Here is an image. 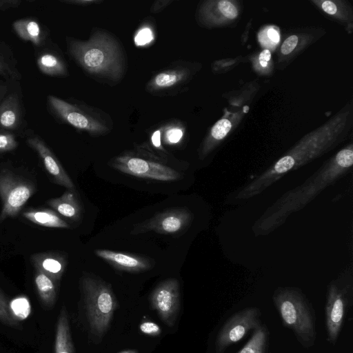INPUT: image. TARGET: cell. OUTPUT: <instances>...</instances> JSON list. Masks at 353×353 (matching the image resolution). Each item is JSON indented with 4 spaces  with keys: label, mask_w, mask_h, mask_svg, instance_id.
<instances>
[{
    "label": "cell",
    "mask_w": 353,
    "mask_h": 353,
    "mask_svg": "<svg viewBox=\"0 0 353 353\" xmlns=\"http://www.w3.org/2000/svg\"><path fill=\"white\" fill-rule=\"evenodd\" d=\"M353 165L352 144L339 150L301 185L285 192L254 223V236H266L283 225L288 217L312 201L327 187L344 176Z\"/></svg>",
    "instance_id": "1"
},
{
    "label": "cell",
    "mask_w": 353,
    "mask_h": 353,
    "mask_svg": "<svg viewBox=\"0 0 353 353\" xmlns=\"http://www.w3.org/2000/svg\"><path fill=\"white\" fill-rule=\"evenodd\" d=\"M342 117L308 134L267 170L245 184L236 195L237 199L257 196L290 172L321 157L343 141Z\"/></svg>",
    "instance_id": "2"
},
{
    "label": "cell",
    "mask_w": 353,
    "mask_h": 353,
    "mask_svg": "<svg viewBox=\"0 0 353 353\" xmlns=\"http://www.w3.org/2000/svg\"><path fill=\"white\" fill-rule=\"evenodd\" d=\"M71 57L97 81L117 83L125 76L127 59L119 41L111 33L94 29L88 40L68 39Z\"/></svg>",
    "instance_id": "3"
},
{
    "label": "cell",
    "mask_w": 353,
    "mask_h": 353,
    "mask_svg": "<svg viewBox=\"0 0 353 353\" xmlns=\"http://www.w3.org/2000/svg\"><path fill=\"white\" fill-rule=\"evenodd\" d=\"M272 301L283 325L293 332L300 345L305 349L313 347L316 339V314L303 291L296 287H279Z\"/></svg>",
    "instance_id": "4"
},
{
    "label": "cell",
    "mask_w": 353,
    "mask_h": 353,
    "mask_svg": "<svg viewBox=\"0 0 353 353\" xmlns=\"http://www.w3.org/2000/svg\"><path fill=\"white\" fill-rule=\"evenodd\" d=\"M353 302L352 268L345 270L327 286L325 305V325L327 341L336 344L343 321Z\"/></svg>",
    "instance_id": "5"
},
{
    "label": "cell",
    "mask_w": 353,
    "mask_h": 353,
    "mask_svg": "<svg viewBox=\"0 0 353 353\" xmlns=\"http://www.w3.org/2000/svg\"><path fill=\"white\" fill-rule=\"evenodd\" d=\"M82 290L90 326L101 336L109 328L117 307L114 294L106 283L90 276L83 278Z\"/></svg>",
    "instance_id": "6"
},
{
    "label": "cell",
    "mask_w": 353,
    "mask_h": 353,
    "mask_svg": "<svg viewBox=\"0 0 353 353\" xmlns=\"http://www.w3.org/2000/svg\"><path fill=\"white\" fill-rule=\"evenodd\" d=\"M48 100L51 110L61 120L91 136L105 135L112 129V121L102 110L72 103L54 96H48Z\"/></svg>",
    "instance_id": "7"
},
{
    "label": "cell",
    "mask_w": 353,
    "mask_h": 353,
    "mask_svg": "<svg viewBox=\"0 0 353 353\" xmlns=\"http://www.w3.org/2000/svg\"><path fill=\"white\" fill-rule=\"evenodd\" d=\"M108 164L124 174L159 181H174L182 177L177 170L144 150L125 152L111 159Z\"/></svg>",
    "instance_id": "8"
},
{
    "label": "cell",
    "mask_w": 353,
    "mask_h": 353,
    "mask_svg": "<svg viewBox=\"0 0 353 353\" xmlns=\"http://www.w3.org/2000/svg\"><path fill=\"white\" fill-rule=\"evenodd\" d=\"M35 190L32 182L8 169H0V223L9 217L18 216Z\"/></svg>",
    "instance_id": "9"
},
{
    "label": "cell",
    "mask_w": 353,
    "mask_h": 353,
    "mask_svg": "<svg viewBox=\"0 0 353 353\" xmlns=\"http://www.w3.org/2000/svg\"><path fill=\"white\" fill-rule=\"evenodd\" d=\"M261 314L259 307H248L230 316L216 335V353H225L230 346L239 342L250 331L259 328L263 324Z\"/></svg>",
    "instance_id": "10"
},
{
    "label": "cell",
    "mask_w": 353,
    "mask_h": 353,
    "mask_svg": "<svg viewBox=\"0 0 353 353\" xmlns=\"http://www.w3.org/2000/svg\"><path fill=\"white\" fill-rule=\"evenodd\" d=\"M195 68L196 65L189 62H173L151 77L145 85V91L160 97L179 93L190 81Z\"/></svg>",
    "instance_id": "11"
},
{
    "label": "cell",
    "mask_w": 353,
    "mask_h": 353,
    "mask_svg": "<svg viewBox=\"0 0 353 353\" xmlns=\"http://www.w3.org/2000/svg\"><path fill=\"white\" fill-rule=\"evenodd\" d=\"M192 219V212L186 208L166 210L134 225L131 234L154 231L163 234H176L186 229Z\"/></svg>",
    "instance_id": "12"
},
{
    "label": "cell",
    "mask_w": 353,
    "mask_h": 353,
    "mask_svg": "<svg viewBox=\"0 0 353 353\" xmlns=\"http://www.w3.org/2000/svg\"><path fill=\"white\" fill-rule=\"evenodd\" d=\"M151 307L168 326L175 323L180 308V288L176 279L160 283L150 296Z\"/></svg>",
    "instance_id": "13"
},
{
    "label": "cell",
    "mask_w": 353,
    "mask_h": 353,
    "mask_svg": "<svg viewBox=\"0 0 353 353\" xmlns=\"http://www.w3.org/2000/svg\"><path fill=\"white\" fill-rule=\"evenodd\" d=\"M26 142L37 152L47 173L54 183L67 189H75L72 179L43 141L37 137H33L28 138Z\"/></svg>",
    "instance_id": "14"
},
{
    "label": "cell",
    "mask_w": 353,
    "mask_h": 353,
    "mask_svg": "<svg viewBox=\"0 0 353 353\" xmlns=\"http://www.w3.org/2000/svg\"><path fill=\"white\" fill-rule=\"evenodd\" d=\"M94 253L115 268L130 272H140L152 268L154 261L140 255L114 250L97 249Z\"/></svg>",
    "instance_id": "15"
},
{
    "label": "cell",
    "mask_w": 353,
    "mask_h": 353,
    "mask_svg": "<svg viewBox=\"0 0 353 353\" xmlns=\"http://www.w3.org/2000/svg\"><path fill=\"white\" fill-rule=\"evenodd\" d=\"M31 262L35 270H39L58 283L65 270L67 260L65 256L57 252H44L31 256Z\"/></svg>",
    "instance_id": "16"
},
{
    "label": "cell",
    "mask_w": 353,
    "mask_h": 353,
    "mask_svg": "<svg viewBox=\"0 0 353 353\" xmlns=\"http://www.w3.org/2000/svg\"><path fill=\"white\" fill-rule=\"evenodd\" d=\"M238 15L239 11L232 1L221 0L204 2L198 11L197 19L198 21L208 26L214 23L217 16H219V20L223 17L233 20L237 18Z\"/></svg>",
    "instance_id": "17"
},
{
    "label": "cell",
    "mask_w": 353,
    "mask_h": 353,
    "mask_svg": "<svg viewBox=\"0 0 353 353\" xmlns=\"http://www.w3.org/2000/svg\"><path fill=\"white\" fill-rule=\"evenodd\" d=\"M47 204L59 215L78 221L82 215V206L75 189H67L57 198L47 201Z\"/></svg>",
    "instance_id": "18"
},
{
    "label": "cell",
    "mask_w": 353,
    "mask_h": 353,
    "mask_svg": "<svg viewBox=\"0 0 353 353\" xmlns=\"http://www.w3.org/2000/svg\"><path fill=\"white\" fill-rule=\"evenodd\" d=\"M23 217L34 224L52 228H68L70 225L54 210L46 208H32L22 213Z\"/></svg>",
    "instance_id": "19"
},
{
    "label": "cell",
    "mask_w": 353,
    "mask_h": 353,
    "mask_svg": "<svg viewBox=\"0 0 353 353\" xmlns=\"http://www.w3.org/2000/svg\"><path fill=\"white\" fill-rule=\"evenodd\" d=\"M54 353H74L68 312L64 306L61 309L57 319Z\"/></svg>",
    "instance_id": "20"
},
{
    "label": "cell",
    "mask_w": 353,
    "mask_h": 353,
    "mask_svg": "<svg viewBox=\"0 0 353 353\" xmlns=\"http://www.w3.org/2000/svg\"><path fill=\"white\" fill-rule=\"evenodd\" d=\"M21 110L19 99L16 94H10L0 103V126L13 130L20 123Z\"/></svg>",
    "instance_id": "21"
},
{
    "label": "cell",
    "mask_w": 353,
    "mask_h": 353,
    "mask_svg": "<svg viewBox=\"0 0 353 353\" xmlns=\"http://www.w3.org/2000/svg\"><path fill=\"white\" fill-rule=\"evenodd\" d=\"M34 285L39 299L46 308H51L57 300V282L43 272L36 270Z\"/></svg>",
    "instance_id": "22"
},
{
    "label": "cell",
    "mask_w": 353,
    "mask_h": 353,
    "mask_svg": "<svg viewBox=\"0 0 353 353\" xmlns=\"http://www.w3.org/2000/svg\"><path fill=\"white\" fill-rule=\"evenodd\" d=\"M39 69L44 74L50 76L65 77L68 74L63 59L52 52H44L37 58Z\"/></svg>",
    "instance_id": "23"
},
{
    "label": "cell",
    "mask_w": 353,
    "mask_h": 353,
    "mask_svg": "<svg viewBox=\"0 0 353 353\" xmlns=\"http://www.w3.org/2000/svg\"><path fill=\"white\" fill-rule=\"evenodd\" d=\"M13 28L21 39L29 41L37 46L41 43L42 32L36 21L30 19H20L14 22Z\"/></svg>",
    "instance_id": "24"
},
{
    "label": "cell",
    "mask_w": 353,
    "mask_h": 353,
    "mask_svg": "<svg viewBox=\"0 0 353 353\" xmlns=\"http://www.w3.org/2000/svg\"><path fill=\"white\" fill-rule=\"evenodd\" d=\"M268 345L269 330L265 324H262L253 331L249 341L236 353H268Z\"/></svg>",
    "instance_id": "25"
},
{
    "label": "cell",
    "mask_w": 353,
    "mask_h": 353,
    "mask_svg": "<svg viewBox=\"0 0 353 353\" xmlns=\"http://www.w3.org/2000/svg\"><path fill=\"white\" fill-rule=\"evenodd\" d=\"M0 75L17 79L19 78V72L15 68L12 57L6 49V47L0 43Z\"/></svg>",
    "instance_id": "26"
},
{
    "label": "cell",
    "mask_w": 353,
    "mask_h": 353,
    "mask_svg": "<svg viewBox=\"0 0 353 353\" xmlns=\"http://www.w3.org/2000/svg\"><path fill=\"white\" fill-rule=\"evenodd\" d=\"M12 315L17 321L26 319L30 312V305L26 297L20 296L12 301L10 303Z\"/></svg>",
    "instance_id": "27"
},
{
    "label": "cell",
    "mask_w": 353,
    "mask_h": 353,
    "mask_svg": "<svg viewBox=\"0 0 353 353\" xmlns=\"http://www.w3.org/2000/svg\"><path fill=\"white\" fill-rule=\"evenodd\" d=\"M0 321L3 324L14 327L19 328V321L12 314L10 303L3 292L0 290Z\"/></svg>",
    "instance_id": "28"
},
{
    "label": "cell",
    "mask_w": 353,
    "mask_h": 353,
    "mask_svg": "<svg viewBox=\"0 0 353 353\" xmlns=\"http://www.w3.org/2000/svg\"><path fill=\"white\" fill-rule=\"evenodd\" d=\"M163 141L167 145H174L180 143L184 135V128L179 124H170L163 129Z\"/></svg>",
    "instance_id": "29"
},
{
    "label": "cell",
    "mask_w": 353,
    "mask_h": 353,
    "mask_svg": "<svg viewBox=\"0 0 353 353\" xmlns=\"http://www.w3.org/2000/svg\"><path fill=\"white\" fill-rule=\"evenodd\" d=\"M17 146L18 142L14 134L9 132H0V153L12 151Z\"/></svg>",
    "instance_id": "30"
},
{
    "label": "cell",
    "mask_w": 353,
    "mask_h": 353,
    "mask_svg": "<svg viewBox=\"0 0 353 353\" xmlns=\"http://www.w3.org/2000/svg\"><path fill=\"white\" fill-rule=\"evenodd\" d=\"M140 331L150 336H159L161 333L160 326L152 321H143L139 325Z\"/></svg>",
    "instance_id": "31"
},
{
    "label": "cell",
    "mask_w": 353,
    "mask_h": 353,
    "mask_svg": "<svg viewBox=\"0 0 353 353\" xmlns=\"http://www.w3.org/2000/svg\"><path fill=\"white\" fill-rule=\"evenodd\" d=\"M299 41V37L296 35L288 37L283 43L281 47V52L283 55L290 54L296 47Z\"/></svg>",
    "instance_id": "32"
},
{
    "label": "cell",
    "mask_w": 353,
    "mask_h": 353,
    "mask_svg": "<svg viewBox=\"0 0 353 353\" xmlns=\"http://www.w3.org/2000/svg\"><path fill=\"white\" fill-rule=\"evenodd\" d=\"M162 128L154 130L150 138L152 146L161 152H165L161 144Z\"/></svg>",
    "instance_id": "33"
},
{
    "label": "cell",
    "mask_w": 353,
    "mask_h": 353,
    "mask_svg": "<svg viewBox=\"0 0 353 353\" xmlns=\"http://www.w3.org/2000/svg\"><path fill=\"white\" fill-rule=\"evenodd\" d=\"M152 37L150 30L144 28L138 33L135 38L137 44L144 45L151 41Z\"/></svg>",
    "instance_id": "34"
},
{
    "label": "cell",
    "mask_w": 353,
    "mask_h": 353,
    "mask_svg": "<svg viewBox=\"0 0 353 353\" xmlns=\"http://www.w3.org/2000/svg\"><path fill=\"white\" fill-rule=\"evenodd\" d=\"M321 7L322 10L329 15L335 16L338 12V8L334 1H324L321 2Z\"/></svg>",
    "instance_id": "35"
},
{
    "label": "cell",
    "mask_w": 353,
    "mask_h": 353,
    "mask_svg": "<svg viewBox=\"0 0 353 353\" xmlns=\"http://www.w3.org/2000/svg\"><path fill=\"white\" fill-rule=\"evenodd\" d=\"M172 0H157L154 1L150 7V12L153 14L159 13L163 10Z\"/></svg>",
    "instance_id": "36"
},
{
    "label": "cell",
    "mask_w": 353,
    "mask_h": 353,
    "mask_svg": "<svg viewBox=\"0 0 353 353\" xmlns=\"http://www.w3.org/2000/svg\"><path fill=\"white\" fill-rule=\"evenodd\" d=\"M21 3L19 0H0V10L5 11L10 8H16Z\"/></svg>",
    "instance_id": "37"
},
{
    "label": "cell",
    "mask_w": 353,
    "mask_h": 353,
    "mask_svg": "<svg viewBox=\"0 0 353 353\" xmlns=\"http://www.w3.org/2000/svg\"><path fill=\"white\" fill-rule=\"evenodd\" d=\"M271 59V52L268 49H264L261 52L259 57V63L261 67L268 66V62Z\"/></svg>",
    "instance_id": "38"
},
{
    "label": "cell",
    "mask_w": 353,
    "mask_h": 353,
    "mask_svg": "<svg viewBox=\"0 0 353 353\" xmlns=\"http://www.w3.org/2000/svg\"><path fill=\"white\" fill-rule=\"evenodd\" d=\"M267 36L270 41H271L273 43H278L280 39V36L279 32L273 28H270L267 30Z\"/></svg>",
    "instance_id": "39"
},
{
    "label": "cell",
    "mask_w": 353,
    "mask_h": 353,
    "mask_svg": "<svg viewBox=\"0 0 353 353\" xmlns=\"http://www.w3.org/2000/svg\"><path fill=\"white\" fill-rule=\"evenodd\" d=\"M101 0H68L63 1L65 3H74L81 6H90L91 4H95L101 3Z\"/></svg>",
    "instance_id": "40"
},
{
    "label": "cell",
    "mask_w": 353,
    "mask_h": 353,
    "mask_svg": "<svg viewBox=\"0 0 353 353\" xmlns=\"http://www.w3.org/2000/svg\"><path fill=\"white\" fill-rule=\"evenodd\" d=\"M6 92V88L0 85V103L2 101Z\"/></svg>",
    "instance_id": "41"
},
{
    "label": "cell",
    "mask_w": 353,
    "mask_h": 353,
    "mask_svg": "<svg viewBox=\"0 0 353 353\" xmlns=\"http://www.w3.org/2000/svg\"><path fill=\"white\" fill-rule=\"evenodd\" d=\"M119 353H138V352L134 350H127L120 352Z\"/></svg>",
    "instance_id": "42"
}]
</instances>
